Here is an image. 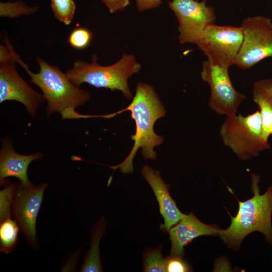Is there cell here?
Returning a JSON list of instances; mask_svg holds the SVG:
<instances>
[{
    "mask_svg": "<svg viewBox=\"0 0 272 272\" xmlns=\"http://www.w3.org/2000/svg\"><path fill=\"white\" fill-rule=\"evenodd\" d=\"M130 111L131 117L135 123V134L131 136L134 143L128 155L119 164L110 166L113 171L119 168L124 174L133 172V160L137 151L142 149L141 153L146 160H155L157 155L154 149L160 146L164 138L156 134L154 130L155 122L166 113L165 108L154 88L148 84L139 83L135 94L130 104L117 114Z\"/></svg>",
    "mask_w": 272,
    "mask_h": 272,
    "instance_id": "obj_1",
    "label": "cell"
},
{
    "mask_svg": "<svg viewBox=\"0 0 272 272\" xmlns=\"http://www.w3.org/2000/svg\"><path fill=\"white\" fill-rule=\"evenodd\" d=\"M36 60L40 67L37 73L31 72L20 57L17 62L29 75L30 82L41 90L47 104V116L58 112L63 119L80 118L81 115L75 109L89 100L90 93L75 85L58 67L49 64L39 57Z\"/></svg>",
    "mask_w": 272,
    "mask_h": 272,
    "instance_id": "obj_2",
    "label": "cell"
},
{
    "mask_svg": "<svg viewBox=\"0 0 272 272\" xmlns=\"http://www.w3.org/2000/svg\"><path fill=\"white\" fill-rule=\"evenodd\" d=\"M260 177L251 174L253 196L245 201H238L239 210L236 216L231 217L229 227L220 230L219 235L225 243L233 250H238L243 239L254 231L262 233L265 240L272 245V185L260 194Z\"/></svg>",
    "mask_w": 272,
    "mask_h": 272,
    "instance_id": "obj_3",
    "label": "cell"
},
{
    "mask_svg": "<svg viewBox=\"0 0 272 272\" xmlns=\"http://www.w3.org/2000/svg\"><path fill=\"white\" fill-rule=\"evenodd\" d=\"M141 68L140 63L131 54L124 53L118 61L108 66L99 64L94 55L90 63L81 60L76 61L65 74L77 87L87 83L97 88L117 90L130 99L133 96L128 80L133 74L138 73Z\"/></svg>",
    "mask_w": 272,
    "mask_h": 272,
    "instance_id": "obj_4",
    "label": "cell"
},
{
    "mask_svg": "<svg viewBox=\"0 0 272 272\" xmlns=\"http://www.w3.org/2000/svg\"><path fill=\"white\" fill-rule=\"evenodd\" d=\"M259 111L243 116L241 114L227 116L220 133L224 144L241 160L257 156L259 152L270 149V145L261 137Z\"/></svg>",
    "mask_w": 272,
    "mask_h": 272,
    "instance_id": "obj_5",
    "label": "cell"
},
{
    "mask_svg": "<svg viewBox=\"0 0 272 272\" xmlns=\"http://www.w3.org/2000/svg\"><path fill=\"white\" fill-rule=\"evenodd\" d=\"M18 54L8 39L0 45V103L14 100L23 104L33 118L45 100L43 95L32 89L16 68Z\"/></svg>",
    "mask_w": 272,
    "mask_h": 272,
    "instance_id": "obj_6",
    "label": "cell"
},
{
    "mask_svg": "<svg viewBox=\"0 0 272 272\" xmlns=\"http://www.w3.org/2000/svg\"><path fill=\"white\" fill-rule=\"evenodd\" d=\"M241 27L243 39L236 57L235 64L249 69L260 60L272 57V21L261 16L244 19Z\"/></svg>",
    "mask_w": 272,
    "mask_h": 272,
    "instance_id": "obj_7",
    "label": "cell"
},
{
    "mask_svg": "<svg viewBox=\"0 0 272 272\" xmlns=\"http://www.w3.org/2000/svg\"><path fill=\"white\" fill-rule=\"evenodd\" d=\"M243 39L241 26L212 23L205 28L195 44L210 62L229 68L235 64Z\"/></svg>",
    "mask_w": 272,
    "mask_h": 272,
    "instance_id": "obj_8",
    "label": "cell"
},
{
    "mask_svg": "<svg viewBox=\"0 0 272 272\" xmlns=\"http://www.w3.org/2000/svg\"><path fill=\"white\" fill-rule=\"evenodd\" d=\"M228 67L202 62L201 77L211 88L209 105L216 113L227 116L236 114L238 108L246 99L244 94L237 91L231 82Z\"/></svg>",
    "mask_w": 272,
    "mask_h": 272,
    "instance_id": "obj_9",
    "label": "cell"
},
{
    "mask_svg": "<svg viewBox=\"0 0 272 272\" xmlns=\"http://www.w3.org/2000/svg\"><path fill=\"white\" fill-rule=\"evenodd\" d=\"M47 183L34 186L17 185L13 196L12 214L23 232L27 243L33 249H38L36 236V221Z\"/></svg>",
    "mask_w": 272,
    "mask_h": 272,
    "instance_id": "obj_10",
    "label": "cell"
},
{
    "mask_svg": "<svg viewBox=\"0 0 272 272\" xmlns=\"http://www.w3.org/2000/svg\"><path fill=\"white\" fill-rule=\"evenodd\" d=\"M168 6L178 21L181 44H195L205 28L216 19L214 9L207 5L206 0H172Z\"/></svg>",
    "mask_w": 272,
    "mask_h": 272,
    "instance_id": "obj_11",
    "label": "cell"
},
{
    "mask_svg": "<svg viewBox=\"0 0 272 272\" xmlns=\"http://www.w3.org/2000/svg\"><path fill=\"white\" fill-rule=\"evenodd\" d=\"M141 174L152 188L159 203L160 214L164 220V223L160 228L163 232H167L185 214L179 210L170 194V185L165 183L158 171L146 165L143 167Z\"/></svg>",
    "mask_w": 272,
    "mask_h": 272,
    "instance_id": "obj_12",
    "label": "cell"
},
{
    "mask_svg": "<svg viewBox=\"0 0 272 272\" xmlns=\"http://www.w3.org/2000/svg\"><path fill=\"white\" fill-rule=\"evenodd\" d=\"M220 230L216 226L203 223L192 212L185 214L168 231L171 242L170 255L182 257L184 254V247L194 239L202 235L219 234Z\"/></svg>",
    "mask_w": 272,
    "mask_h": 272,
    "instance_id": "obj_13",
    "label": "cell"
},
{
    "mask_svg": "<svg viewBox=\"0 0 272 272\" xmlns=\"http://www.w3.org/2000/svg\"><path fill=\"white\" fill-rule=\"evenodd\" d=\"M42 157L41 153L31 155L17 153L13 148L11 141L7 138L4 139L0 151L1 185L5 184L7 178L10 177L17 178L24 185L32 183L27 176L28 166L32 161Z\"/></svg>",
    "mask_w": 272,
    "mask_h": 272,
    "instance_id": "obj_14",
    "label": "cell"
},
{
    "mask_svg": "<svg viewBox=\"0 0 272 272\" xmlns=\"http://www.w3.org/2000/svg\"><path fill=\"white\" fill-rule=\"evenodd\" d=\"M106 221L100 218L94 225L90 238V248L85 258L80 271L100 272L103 271L100 258L99 244L103 235Z\"/></svg>",
    "mask_w": 272,
    "mask_h": 272,
    "instance_id": "obj_15",
    "label": "cell"
},
{
    "mask_svg": "<svg viewBox=\"0 0 272 272\" xmlns=\"http://www.w3.org/2000/svg\"><path fill=\"white\" fill-rule=\"evenodd\" d=\"M20 228L15 220L8 218L1 221L0 251L9 254L16 246Z\"/></svg>",
    "mask_w": 272,
    "mask_h": 272,
    "instance_id": "obj_16",
    "label": "cell"
},
{
    "mask_svg": "<svg viewBox=\"0 0 272 272\" xmlns=\"http://www.w3.org/2000/svg\"><path fill=\"white\" fill-rule=\"evenodd\" d=\"M39 11L38 6L30 7L22 1L15 2H1L0 16L17 18L23 15H30Z\"/></svg>",
    "mask_w": 272,
    "mask_h": 272,
    "instance_id": "obj_17",
    "label": "cell"
},
{
    "mask_svg": "<svg viewBox=\"0 0 272 272\" xmlns=\"http://www.w3.org/2000/svg\"><path fill=\"white\" fill-rule=\"evenodd\" d=\"M162 245L154 249H148L143 254V271L145 272H165L166 258L162 254Z\"/></svg>",
    "mask_w": 272,
    "mask_h": 272,
    "instance_id": "obj_18",
    "label": "cell"
},
{
    "mask_svg": "<svg viewBox=\"0 0 272 272\" xmlns=\"http://www.w3.org/2000/svg\"><path fill=\"white\" fill-rule=\"evenodd\" d=\"M54 17L65 25H70L75 16L76 6L73 0H50Z\"/></svg>",
    "mask_w": 272,
    "mask_h": 272,
    "instance_id": "obj_19",
    "label": "cell"
},
{
    "mask_svg": "<svg viewBox=\"0 0 272 272\" xmlns=\"http://www.w3.org/2000/svg\"><path fill=\"white\" fill-rule=\"evenodd\" d=\"M17 184L8 183L3 185L4 188L0 192V221L11 217L12 206L13 196L16 188Z\"/></svg>",
    "mask_w": 272,
    "mask_h": 272,
    "instance_id": "obj_20",
    "label": "cell"
},
{
    "mask_svg": "<svg viewBox=\"0 0 272 272\" xmlns=\"http://www.w3.org/2000/svg\"><path fill=\"white\" fill-rule=\"evenodd\" d=\"M253 100L256 103L265 101L272 107V79H262L254 83Z\"/></svg>",
    "mask_w": 272,
    "mask_h": 272,
    "instance_id": "obj_21",
    "label": "cell"
},
{
    "mask_svg": "<svg viewBox=\"0 0 272 272\" xmlns=\"http://www.w3.org/2000/svg\"><path fill=\"white\" fill-rule=\"evenodd\" d=\"M92 39V34L89 29L84 27H78L71 32L68 42L72 47L82 50L89 45Z\"/></svg>",
    "mask_w": 272,
    "mask_h": 272,
    "instance_id": "obj_22",
    "label": "cell"
},
{
    "mask_svg": "<svg viewBox=\"0 0 272 272\" xmlns=\"http://www.w3.org/2000/svg\"><path fill=\"white\" fill-rule=\"evenodd\" d=\"M256 104L260 109L262 139L264 142H267L268 138L270 134V127L272 123V107L263 101H258Z\"/></svg>",
    "mask_w": 272,
    "mask_h": 272,
    "instance_id": "obj_23",
    "label": "cell"
},
{
    "mask_svg": "<svg viewBox=\"0 0 272 272\" xmlns=\"http://www.w3.org/2000/svg\"><path fill=\"white\" fill-rule=\"evenodd\" d=\"M166 269L168 272L191 271L190 265L179 256L170 255L166 258Z\"/></svg>",
    "mask_w": 272,
    "mask_h": 272,
    "instance_id": "obj_24",
    "label": "cell"
},
{
    "mask_svg": "<svg viewBox=\"0 0 272 272\" xmlns=\"http://www.w3.org/2000/svg\"><path fill=\"white\" fill-rule=\"evenodd\" d=\"M110 13L123 10L129 4L130 0H101Z\"/></svg>",
    "mask_w": 272,
    "mask_h": 272,
    "instance_id": "obj_25",
    "label": "cell"
},
{
    "mask_svg": "<svg viewBox=\"0 0 272 272\" xmlns=\"http://www.w3.org/2000/svg\"><path fill=\"white\" fill-rule=\"evenodd\" d=\"M137 7L140 12H143L160 6L162 0H135Z\"/></svg>",
    "mask_w": 272,
    "mask_h": 272,
    "instance_id": "obj_26",
    "label": "cell"
},
{
    "mask_svg": "<svg viewBox=\"0 0 272 272\" xmlns=\"http://www.w3.org/2000/svg\"><path fill=\"white\" fill-rule=\"evenodd\" d=\"M270 134H272V123L270 125Z\"/></svg>",
    "mask_w": 272,
    "mask_h": 272,
    "instance_id": "obj_27",
    "label": "cell"
}]
</instances>
